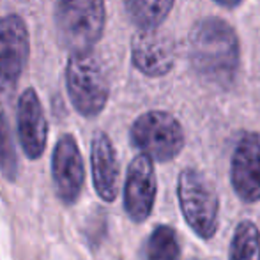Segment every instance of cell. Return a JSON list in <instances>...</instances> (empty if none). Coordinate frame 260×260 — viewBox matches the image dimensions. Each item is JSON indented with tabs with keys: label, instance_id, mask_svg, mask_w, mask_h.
Returning a JSON list of instances; mask_svg holds the SVG:
<instances>
[{
	"label": "cell",
	"instance_id": "4",
	"mask_svg": "<svg viewBox=\"0 0 260 260\" xmlns=\"http://www.w3.org/2000/svg\"><path fill=\"white\" fill-rule=\"evenodd\" d=\"M66 87L75 110L83 117L100 115L108 103V78L92 52L71 53L66 68Z\"/></svg>",
	"mask_w": 260,
	"mask_h": 260
},
{
	"label": "cell",
	"instance_id": "5",
	"mask_svg": "<svg viewBox=\"0 0 260 260\" xmlns=\"http://www.w3.org/2000/svg\"><path fill=\"white\" fill-rule=\"evenodd\" d=\"M129 137L142 154L159 163L175 159L186 144L182 124L163 110L142 113L131 126Z\"/></svg>",
	"mask_w": 260,
	"mask_h": 260
},
{
	"label": "cell",
	"instance_id": "17",
	"mask_svg": "<svg viewBox=\"0 0 260 260\" xmlns=\"http://www.w3.org/2000/svg\"><path fill=\"white\" fill-rule=\"evenodd\" d=\"M214 2L218 4V6L225 7V9H236V7H239L244 0H214Z\"/></svg>",
	"mask_w": 260,
	"mask_h": 260
},
{
	"label": "cell",
	"instance_id": "3",
	"mask_svg": "<svg viewBox=\"0 0 260 260\" xmlns=\"http://www.w3.org/2000/svg\"><path fill=\"white\" fill-rule=\"evenodd\" d=\"M177 200L189 229L200 239H212L218 232L219 199L206 175L184 168L177 177Z\"/></svg>",
	"mask_w": 260,
	"mask_h": 260
},
{
	"label": "cell",
	"instance_id": "10",
	"mask_svg": "<svg viewBox=\"0 0 260 260\" xmlns=\"http://www.w3.org/2000/svg\"><path fill=\"white\" fill-rule=\"evenodd\" d=\"M28 30L18 14L0 18V82L14 85L20 80L28 58Z\"/></svg>",
	"mask_w": 260,
	"mask_h": 260
},
{
	"label": "cell",
	"instance_id": "16",
	"mask_svg": "<svg viewBox=\"0 0 260 260\" xmlns=\"http://www.w3.org/2000/svg\"><path fill=\"white\" fill-rule=\"evenodd\" d=\"M0 172L6 175L7 181H16L18 156L14 151L9 122H7V117L2 110H0Z\"/></svg>",
	"mask_w": 260,
	"mask_h": 260
},
{
	"label": "cell",
	"instance_id": "8",
	"mask_svg": "<svg viewBox=\"0 0 260 260\" xmlns=\"http://www.w3.org/2000/svg\"><path fill=\"white\" fill-rule=\"evenodd\" d=\"M230 184L244 204L260 200V133L239 138L230 159Z\"/></svg>",
	"mask_w": 260,
	"mask_h": 260
},
{
	"label": "cell",
	"instance_id": "15",
	"mask_svg": "<svg viewBox=\"0 0 260 260\" xmlns=\"http://www.w3.org/2000/svg\"><path fill=\"white\" fill-rule=\"evenodd\" d=\"M145 258L147 260H179L181 244L177 232L168 225H159L152 230L145 243Z\"/></svg>",
	"mask_w": 260,
	"mask_h": 260
},
{
	"label": "cell",
	"instance_id": "14",
	"mask_svg": "<svg viewBox=\"0 0 260 260\" xmlns=\"http://www.w3.org/2000/svg\"><path fill=\"white\" fill-rule=\"evenodd\" d=\"M229 260H260V230L253 221L243 219L236 225Z\"/></svg>",
	"mask_w": 260,
	"mask_h": 260
},
{
	"label": "cell",
	"instance_id": "11",
	"mask_svg": "<svg viewBox=\"0 0 260 260\" xmlns=\"http://www.w3.org/2000/svg\"><path fill=\"white\" fill-rule=\"evenodd\" d=\"M18 138L28 159H39L46 149L48 122L43 112L41 101L34 89H25L18 100L16 110Z\"/></svg>",
	"mask_w": 260,
	"mask_h": 260
},
{
	"label": "cell",
	"instance_id": "7",
	"mask_svg": "<svg viewBox=\"0 0 260 260\" xmlns=\"http://www.w3.org/2000/svg\"><path fill=\"white\" fill-rule=\"evenodd\" d=\"M52 177L57 197L64 204L78 200L85 181V165L73 135H62L52 154Z\"/></svg>",
	"mask_w": 260,
	"mask_h": 260
},
{
	"label": "cell",
	"instance_id": "1",
	"mask_svg": "<svg viewBox=\"0 0 260 260\" xmlns=\"http://www.w3.org/2000/svg\"><path fill=\"white\" fill-rule=\"evenodd\" d=\"M188 55L204 80L226 85L239 68L241 45L236 28L216 16L199 20L188 36Z\"/></svg>",
	"mask_w": 260,
	"mask_h": 260
},
{
	"label": "cell",
	"instance_id": "13",
	"mask_svg": "<svg viewBox=\"0 0 260 260\" xmlns=\"http://www.w3.org/2000/svg\"><path fill=\"white\" fill-rule=\"evenodd\" d=\"M175 0H126L131 21L138 28H157L174 9Z\"/></svg>",
	"mask_w": 260,
	"mask_h": 260
},
{
	"label": "cell",
	"instance_id": "6",
	"mask_svg": "<svg viewBox=\"0 0 260 260\" xmlns=\"http://www.w3.org/2000/svg\"><path fill=\"white\" fill-rule=\"evenodd\" d=\"M157 179L154 163L145 154L133 157L124 182V209L131 221L144 223L151 216L156 202Z\"/></svg>",
	"mask_w": 260,
	"mask_h": 260
},
{
	"label": "cell",
	"instance_id": "12",
	"mask_svg": "<svg viewBox=\"0 0 260 260\" xmlns=\"http://www.w3.org/2000/svg\"><path fill=\"white\" fill-rule=\"evenodd\" d=\"M90 170L100 199L105 202H113L119 195L120 167L115 147L103 131H98L90 144Z\"/></svg>",
	"mask_w": 260,
	"mask_h": 260
},
{
	"label": "cell",
	"instance_id": "9",
	"mask_svg": "<svg viewBox=\"0 0 260 260\" xmlns=\"http://www.w3.org/2000/svg\"><path fill=\"white\" fill-rule=\"evenodd\" d=\"M131 62L151 78L168 75L175 66L174 41L157 28H140L131 41Z\"/></svg>",
	"mask_w": 260,
	"mask_h": 260
},
{
	"label": "cell",
	"instance_id": "2",
	"mask_svg": "<svg viewBox=\"0 0 260 260\" xmlns=\"http://www.w3.org/2000/svg\"><path fill=\"white\" fill-rule=\"evenodd\" d=\"M106 25L105 0H57L55 27L58 41L71 53L92 52Z\"/></svg>",
	"mask_w": 260,
	"mask_h": 260
}]
</instances>
